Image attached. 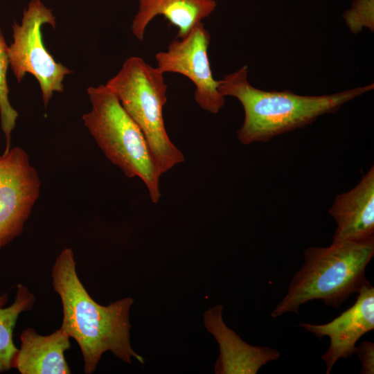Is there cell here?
<instances>
[{
  "mask_svg": "<svg viewBox=\"0 0 374 374\" xmlns=\"http://www.w3.org/2000/svg\"><path fill=\"white\" fill-rule=\"evenodd\" d=\"M52 284L60 297L63 318L62 328L78 343L84 360V373L91 374L106 351L122 361L140 364L144 358L130 343L129 312L134 300L127 297L102 305L89 294L76 272L74 253L64 249L52 268Z\"/></svg>",
  "mask_w": 374,
  "mask_h": 374,
  "instance_id": "1",
  "label": "cell"
},
{
  "mask_svg": "<svg viewBox=\"0 0 374 374\" xmlns=\"http://www.w3.org/2000/svg\"><path fill=\"white\" fill-rule=\"evenodd\" d=\"M247 73L244 65L218 80L220 93L235 98L243 107L244 122L237 131L238 139L243 145L267 143L276 136L303 128L374 88L372 83L333 94L302 96L290 90L259 89L249 82Z\"/></svg>",
  "mask_w": 374,
  "mask_h": 374,
  "instance_id": "2",
  "label": "cell"
},
{
  "mask_svg": "<svg viewBox=\"0 0 374 374\" xmlns=\"http://www.w3.org/2000/svg\"><path fill=\"white\" fill-rule=\"evenodd\" d=\"M373 256L374 237L305 249L303 264L293 276L271 317L298 313L303 304L313 300H322L327 306L339 308L368 281L365 271Z\"/></svg>",
  "mask_w": 374,
  "mask_h": 374,
  "instance_id": "3",
  "label": "cell"
},
{
  "mask_svg": "<svg viewBox=\"0 0 374 374\" xmlns=\"http://www.w3.org/2000/svg\"><path fill=\"white\" fill-rule=\"evenodd\" d=\"M87 93L91 109L82 116L85 127L107 158L126 177L140 178L157 203L161 174L143 132L106 84L90 87Z\"/></svg>",
  "mask_w": 374,
  "mask_h": 374,
  "instance_id": "4",
  "label": "cell"
},
{
  "mask_svg": "<svg viewBox=\"0 0 374 374\" xmlns=\"http://www.w3.org/2000/svg\"><path fill=\"white\" fill-rule=\"evenodd\" d=\"M163 74L141 57L132 56L106 84L143 132L161 175L184 161L165 127L163 109L168 86Z\"/></svg>",
  "mask_w": 374,
  "mask_h": 374,
  "instance_id": "5",
  "label": "cell"
},
{
  "mask_svg": "<svg viewBox=\"0 0 374 374\" xmlns=\"http://www.w3.org/2000/svg\"><path fill=\"white\" fill-rule=\"evenodd\" d=\"M45 24L55 28V17L51 10L40 0H32L24 10L21 24L15 22L12 25L13 42L8 46V56L18 82L27 73L37 80L46 107L55 91H63L62 81L72 71L55 62L46 49L41 30Z\"/></svg>",
  "mask_w": 374,
  "mask_h": 374,
  "instance_id": "6",
  "label": "cell"
},
{
  "mask_svg": "<svg viewBox=\"0 0 374 374\" xmlns=\"http://www.w3.org/2000/svg\"><path fill=\"white\" fill-rule=\"evenodd\" d=\"M211 35L199 23L182 38H175L166 51L155 55L157 68L163 73H179L195 86V100L204 110L217 114L225 97L218 90V80L213 75L208 55Z\"/></svg>",
  "mask_w": 374,
  "mask_h": 374,
  "instance_id": "7",
  "label": "cell"
},
{
  "mask_svg": "<svg viewBox=\"0 0 374 374\" xmlns=\"http://www.w3.org/2000/svg\"><path fill=\"white\" fill-rule=\"evenodd\" d=\"M40 185L24 149L15 147L0 155V249L21 233Z\"/></svg>",
  "mask_w": 374,
  "mask_h": 374,
  "instance_id": "8",
  "label": "cell"
},
{
  "mask_svg": "<svg viewBox=\"0 0 374 374\" xmlns=\"http://www.w3.org/2000/svg\"><path fill=\"white\" fill-rule=\"evenodd\" d=\"M357 294L353 305L332 321L323 324L299 323L319 339L330 338V346L321 356L326 374L331 373L339 359L355 354L357 341L374 329V287L368 280Z\"/></svg>",
  "mask_w": 374,
  "mask_h": 374,
  "instance_id": "9",
  "label": "cell"
},
{
  "mask_svg": "<svg viewBox=\"0 0 374 374\" xmlns=\"http://www.w3.org/2000/svg\"><path fill=\"white\" fill-rule=\"evenodd\" d=\"M222 305H216L203 316L206 329L219 345L215 373L256 374L262 366L279 359L280 354L277 349L252 346L227 327L222 318Z\"/></svg>",
  "mask_w": 374,
  "mask_h": 374,
  "instance_id": "10",
  "label": "cell"
},
{
  "mask_svg": "<svg viewBox=\"0 0 374 374\" xmlns=\"http://www.w3.org/2000/svg\"><path fill=\"white\" fill-rule=\"evenodd\" d=\"M337 228L332 242L374 237V166L350 190L337 194L328 210Z\"/></svg>",
  "mask_w": 374,
  "mask_h": 374,
  "instance_id": "11",
  "label": "cell"
},
{
  "mask_svg": "<svg viewBox=\"0 0 374 374\" xmlns=\"http://www.w3.org/2000/svg\"><path fill=\"white\" fill-rule=\"evenodd\" d=\"M70 337L62 328L49 335L28 328L20 335L21 347L13 368L21 374H68L71 370L64 353L71 347Z\"/></svg>",
  "mask_w": 374,
  "mask_h": 374,
  "instance_id": "12",
  "label": "cell"
},
{
  "mask_svg": "<svg viewBox=\"0 0 374 374\" xmlns=\"http://www.w3.org/2000/svg\"><path fill=\"white\" fill-rule=\"evenodd\" d=\"M214 0H139V10L132 21V32L142 41L145 28L157 15H163L177 27L175 38H182L216 8Z\"/></svg>",
  "mask_w": 374,
  "mask_h": 374,
  "instance_id": "13",
  "label": "cell"
},
{
  "mask_svg": "<svg viewBox=\"0 0 374 374\" xmlns=\"http://www.w3.org/2000/svg\"><path fill=\"white\" fill-rule=\"evenodd\" d=\"M35 301L33 294L24 285L18 284L14 303L7 308H0V373L13 368L18 351L12 340L13 330L19 315L30 310Z\"/></svg>",
  "mask_w": 374,
  "mask_h": 374,
  "instance_id": "14",
  "label": "cell"
},
{
  "mask_svg": "<svg viewBox=\"0 0 374 374\" xmlns=\"http://www.w3.org/2000/svg\"><path fill=\"white\" fill-rule=\"evenodd\" d=\"M10 65L8 46L0 29V118L1 129L5 134L6 147L4 152L10 150L11 132L15 127L17 112L12 107L8 98L7 71Z\"/></svg>",
  "mask_w": 374,
  "mask_h": 374,
  "instance_id": "15",
  "label": "cell"
},
{
  "mask_svg": "<svg viewBox=\"0 0 374 374\" xmlns=\"http://www.w3.org/2000/svg\"><path fill=\"white\" fill-rule=\"evenodd\" d=\"M350 30L357 33L366 26L373 30L374 0H354L351 8L343 15Z\"/></svg>",
  "mask_w": 374,
  "mask_h": 374,
  "instance_id": "16",
  "label": "cell"
},
{
  "mask_svg": "<svg viewBox=\"0 0 374 374\" xmlns=\"http://www.w3.org/2000/svg\"><path fill=\"white\" fill-rule=\"evenodd\" d=\"M355 354L358 357L362 374L374 373V344L369 341H364L356 346Z\"/></svg>",
  "mask_w": 374,
  "mask_h": 374,
  "instance_id": "17",
  "label": "cell"
},
{
  "mask_svg": "<svg viewBox=\"0 0 374 374\" xmlns=\"http://www.w3.org/2000/svg\"><path fill=\"white\" fill-rule=\"evenodd\" d=\"M7 301V295L0 296V308L3 307Z\"/></svg>",
  "mask_w": 374,
  "mask_h": 374,
  "instance_id": "18",
  "label": "cell"
}]
</instances>
